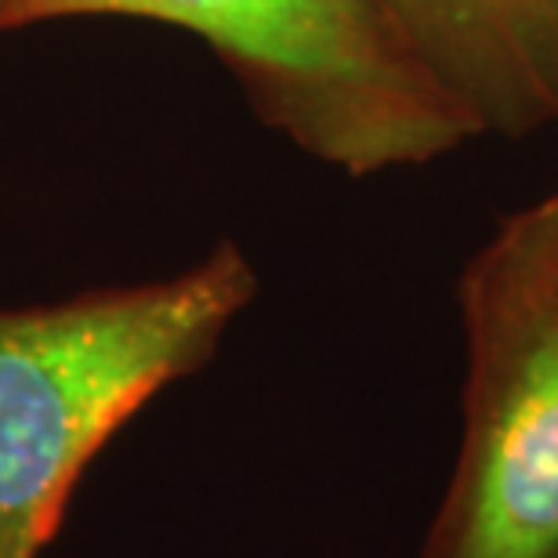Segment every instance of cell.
<instances>
[{"instance_id":"obj_1","label":"cell","mask_w":558,"mask_h":558,"mask_svg":"<svg viewBox=\"0 0 558 558\" xmlns=\"http://www.w3.org/2000/svg\"><path fill=\"white\" fill-rule=\"evenodd\" d=\"M258 294L240 243L185 272L0 308V558H44L95 457L215 360Z\"/></svg>"},{"instance_id":"obj_2","label":"cell","mask_w":558,"mask_h":558,"mask_svg":"<svg viewBox=\"0 0 558 558\" xmlns=\"http://www.w3.org/2000/svg\"><path fill=\"white\" fill-rule=\"evenodd\" d=\"M76 15L193 33L265 124L352 178L432 163L478 138L381 0H0V33Z\"/></svg>"},{"instance_id":"obj_3","label":"cell","mask_w":558,"mask_h":558,"mask_svg":"<svg viewBox=\"0 0 558 558\" xmlns=\"http://www.w3.org/2000/svg\"><path fill=\"white\" fill-rule=\"evenodd\" d=\"M457 308L461 442L417 558H558V193L500 218Z\"/></svg>"},{"instance_id":"obj_4","label":"cell","mask_w":558,"mask_h":558,"mask_svg":"<svg viewBox=\"0 0 558 558\" xmlns=\"http://www.w3.org/2000/svg\"><path fill=\"white\" fill-rule=\"evenodd\" d=\"M381 4L478 138H526L558 124V0Z\"/></svg>"}]
</instances>
